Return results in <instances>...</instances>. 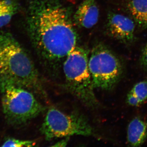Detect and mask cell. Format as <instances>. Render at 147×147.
<instances>
[{"label":"cell","instance_id":"1","mask_svg":"<svg viewBox=\"0 0 147 147\" xmlns=\"http://www.w3.org/2000/svg\"><path fill=\"white\" fill-rule=\"evenodd\" d=\"M26 13L30 40L47 73L57 76L77 43L71 10L60 0H30Z\"/></svg>","mask_w":147,"mask_h":147},{"label":"cell","instance_id":"2","mask_svg":"<svg viewBox=\"0 0 147 147\" xmlns=\"http://www.w3.org/2000/svg\"><path fill=\"white\" fill-rule=\"evenodd\" d=\"M21 87L45 98L39 73L28 53L9 32L0 31V89Z\"/></svg>","mask_w":147,"mask_h":147},{"label":"cell","instance_id":"3","mask_svg":"<svg viewBox=\"0 0 147 147\" xmlns=\"http://www.w3.org/2000/svg\"><path fill=\"white\" fill-rule=\"evenodd\" d=\"M89 55L84 47L76 45L63 63L65 85L69 91L88 108L98 105L88 67Z\"/></svg>","mask_w":147,"mask_h":147},{"label":"cell","instance_id":"4","mask_svg":"<svg viewBox=\"0 0 147 147\" xmlns=\"http://www.w3.org/2000/svg\"><path fill=\"white\" fill-rule=\"evenodd\" d=\"M2 93V106L7 122L20 126L43 112L45 108L32 92L21 87L7 86L0 89Z\"/></svg>","mask_w":147,"mask_h":147},{"label":"cell","instance_id":"5","mask_svg":"<svg viewBox=\"0 0 147 147\" xmlns=\"http://www.w3.org/2000/svg\"><path fill=\"white\" fill-rule=\"evenodd\" d=\"M90 56L89 69L94 89H113L121 81L124 73L120 59L101 43L93 48Z\"/></svg>","mask_w":147,"mask_h":147},{"label":"cell","instance_id":"6","mask_svg":"<svg viewBox=\"0 0 147 147\" xmlns=\"http://www.w3.org/2000/svg\"><path fill=\"white\" fill-rule=\"evenodd\" d=\"M47 141L74 135L90 136L92 127L85 116L77 113L66 114L57 108H50L40 128Z\"/></svg>","mask_w":147,"mask_h":147},{"label":"cell","instance_id":"7","mask_svg":"<svg viewBox=\"0 0 147 147\" xmlns=\"http://www.w3.org/2000/svg\"><path fill=\"white\" fill-rule=\"evenodd\" d=\"M135 24L128 17L120 13L110 12L107 18V31L110 36L125 44L133 42Z\"/></svg>","mask_w":147,"mask_h":147},{"label":"cell","instance_id":"8","mask_svg":"<svg viewBox=\"0 0 147 147\" xmlns=\"http://www.w3.org/2000/svg\"><path fill=\"white\" fill-rule=\"evenodd\" d=\"M99 15L95 0H84L73 15L74 23L80 28H91L97 24Z\"/></svg>","mask_w":147,"mask_h":147},{"label":"cell","instance_id":"9","mask_svg":"<svg viewBox=\"0 0 147 147\" xmlns=\"http://www.w3.org/2000/svg\"><path fill=\"white\" fill-rule=\"evenodd\" d=\"M127 143L132 147L142 146L147 139V123L143 119L136 117L129 123L127 129Z\"/></svg>","mask_w":147,"mask_h":147},{"label":"cell","instance_id":"10","mask_svg":"<svg viewBox=\"0 0 147 147\" xmlns=\"http://www.w3.org/2000/svg\"><path fill=\"white\" fill-rule=\"evenodd\" d=\"M19 7L16 0H0V28L10 22Z\"/></svg>","mask_w":147,"mask_h":147},{"label":"cell","instance_id":"11","mask_svg":"<svg viewBox=\"0 0 147 147\" xmlns=\"http://www.w3.org/2000/svg\"><path fill=\"white\" fill-rule=\"evenodd\" d=\"M128 6L135 19L145 24L147 19V0H130Z\"/></svg>","mask_w":147,"mask_h":147},{"label":"cell","instance_id":"12","mask_svg":"<svg viewBox=\"0 0 147 147\" xmlns=\"http://www.w3.org/2000/svg\"><path fill=\"white\" fill-rule=\"evenodd\" d=\"M138 101L139 105L147 99V80L138 82L129 92Z\"/></svg>","mask_w":147,"mask_h":147},{"label":"cell","instance_id":"13","mask_svg":"<svg viewBox=\"0 0 147 147\" xmlns=\"http://www.w3.org/2000/svg\"><path fill=\"white\" fill-rule=\"evenodd\" d=\"M36 145V143L28 140H22L9 138L7 139L2 145V147H32Z\"/></svg>","mask_w":147,"mask_h":147},{"label":"cell","instance_id":"14","mask_svg":"<svg viewBox=\"0 0 147 147\" xmlns=\"http://www.w3.org/2000/svg\"><path fill=\"white\" fill-rule=\"evenodd\" d=\"M140 64L143 70L147 74V43L141 53Z\"/></svg>","mask_w":147,"mask_h":147},{"label":"cell","instance_id":"15","mask_svg":"<svg viewBox=\"0 0 147 147\" xmlns=\"http://www.w3.org/2000/svg\"><path fill=\"white\" fill-rule=\"evenodd\" d=\"M69 137H66L60 141H59L55 145H53V147H65L68 144Z\"/></svg>","mask_w":147,"mask_h":147},{"label":"cell","instance_id":"16","mask_svg":"<svg viewBox=\"0 0 147 147\" xmlns=\"http://www.w3.org/2000/svg\"><path fill=\"white\" fill-rule=\"evenodd\" d=\"M145 25H147V19L146 21V23H145Z\"/></svg>","mask_w":147,"mask_h":147}]
</instances>
